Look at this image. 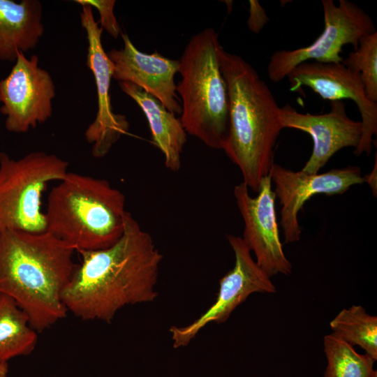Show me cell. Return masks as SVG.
Masks as SVG:
<instances>
[{"label":"cell","mask_w":377,"mask_h":377,"mask_svg":"<svg viewBox=\"0 0 377 377\" xmlns=\"http://www.w3.org/2000/svg\"><path fill=\"white\" fill-rule=\"evenodd\" d=\"M77 252L81 263L62 293L67 311L75 316L110 323L124 307L153 302L158 297L163 255L129 212L115 244Z\"/></svg>","instance_id":"obj_1"},{"label":"cell","mask_w":377,"mask_h":377,"mask_svg":"<svg viewBox=\"0 0 377 377\" xmlns=\"http://www.w3.org/2000/svg\"><path fill=\"white\" fill-rule=\"evenodd\" d=\"M75 251L50 232H0V293L42 332L66 316L62 293L77 265Z\"/></svg>","instance_id":"obj_2"},{"label":"cell","mask_w":377,"mask_h":377,"mask_svg":"<svg viewBox=\"0 0 377 377\" xmlns=\"http://www.w3.org/2000/svg\"><path fill=\"white\" fill-rule=\"evenodd\" d=\"M220 67L230 101L229 130L223 148L254 192L269 175L283 129L274 96L256 70L242 57L219 52Z\"/></svg>","instance_id":"obj_3"},{"label":"cell","mask_w":377,"mask_h":377,"mask_svg":"<svg viewBox=\"0 0 377 377\" xmlns=\"http://www.w3.org/2000/svg\"><path fill=\"white\" fill-rule=\"evenodd\" d=\"M125 198L108 181L70 172L50 192L46 231L75 251H95L121 237Z\"/></svg>","instance_id":"obj_4"},{"label":"cell","mask_w":377,"mask_h":377,"mask_svg":"<svg viewBox=\"0 0 377 377\" xmlns=\"http://www.w3.org/2000/svg\"><path fill=\"white\" fill-rule=\"evenodd\" d=\"M221 45L216 31L205 29L186 44L176 91L182 100L179 118L186 133L207 147L223 149L228 134L230 101L220 67Z\"/></svg>","instance_id":"obj_5"},{"label":"cell","mask_w":377,"mask_h":377,"mask_svg":"<svg viewBox=\"0 0 377 377\" xmlns=\"http://www.w3.org/2000/svg\"><path fill=\"white\" fill-rule=\"evenodd\" d=\"M68 163L53 154L31 152L21 158L0 153V232L46 231L41 199L47 184L68 174Z\"/></svg>","instance_id":"obj_6"},{"label":"cell","mask_w":377,"mask_h":377,"mask_svg":"<svg viewBox=\"0 0 377 377\" xmlns=\"http://www.w3.org/2000/svg\"><path fill=\"white\" fill-rule=\"evenodd\" d=\"M324 29L321 34L309 45L274 52L267 67L269 79L279 82L302 63L315 60L320 63H342L341 56L345 45L350 44L354 50L360 39L376 31L375 25L362 8L348 0H322Z\"/></svg>","instance_id":"obj_7"},{"label":"cell","mask_w":377,"mask_h":377,"mask_svg":"<svg viewBox=\"0 0 377 377\" xmlns=\"http://www.w3.org/2000/svg\"><path fill=\"white\" fill-rule=\"evenodd\" d=\"M235 255L233 268L219 281L215 302L190 324L169 329L174 348L188 346L207 325L226 322L232 312L254 293H274L276 288L270 277L258 266L241 237L226 235Z\"/></svg>","instance_id":"obj_8"},{"label":"cell","mask_w":377,"mask_h":377,"mask_svg":"<svg viewBox=\"0 0 377 377\" xmlns=\"http://www.w3.org/2000/svg\"><path fill=\"white\" fill-rule=\"evenodd\" d=\"M55 85L50 74L38 66V57L18 52L10 73L0 80V108L9 132L22 133L45 122L52 114Z\"/></svg>","instance_id":"obj_9"},{"label":"cell","mask_w":377,"mask_h":377,"mask_svg":"<svg viewBox=\"0 0 377 377\" xmlns=\"http://www.w3.org/2000/svg\"><path fill=\"white\" fill-rule=\"evenodd\" d=\"M289 89L300 91L303 87L310 88L322 98L332 101L350 99L361 115L362 136L354 154L369 155L373 137L377 133V103L369 101L365 94L360 75L342 63L304 62L297 66L287 76Z\"/></svg>","instance_id":"obj_10"},{"label":"cell","mask_w":377,"mask_h":377,"mask_svg":"<svg viewBox=\"0 0 377 377\" xmlns=\"http://www.w3.org/2000/svg\"><path fill=\"white\" fill-rule=\"evenodd\" d=\"M249 190L242 182L233 191L244 222L242 238L253 252L258 266L269 277L279 273L288 275L292 272V265L285 256L279 237L276 197L270 176L263 179L256 197L251 196Z\"/></svg>","instance_id":"obj_11"},{"label":"cell","mask_w":377,"mask_h":377,"mask_svg":"<svg viewBox=\"0 0 377 377\" xmlns=\"http://www.w3.org/2000/svg\"><path fill=\"white\" fill-rule=\"evenodd\" d=\"M269 175L281 205L280 223L286 243L300 239L302 228L298 222V213L312 196L341 195L350 186L365 182L360 168L353 165L332 169L322 174H307L274 163Z\"/></svg>","instance_id":"obj_12"},{"label":"cell","mask_w":377,"mask_h":377,"mask_svg":"<svg viewBox=\"0 0 377 377\" xmlns=\"http://www.w3.org/2000/svg\"><path fill=\"white\" fill-rule=\"evenodd\" d=\"M82 6L80 22L88 41L86 64L94 75L98 99L95 119L85 131L84 135L88 142L93 145L92 155L100 158L105 156L113 145L128 132L129 123L124 115L112 111L110 88L114 64L103 47V29L95 20L92 7Z\"/></svg>","instance_id":"obj_13"},{"label":"cell","mask_w":377,"mask_h":377,"mask_svg":"<svg viewBox=\"0 0 377 377\" xmlns=\"http://www.w3.org/2000/svg\"><path fill=\"white\" fill-rule=\"evenodd\" d=\"M283 128L298 129L309 134L313 149L302 172L317 174L339 150L358 146L362 136V123L347 114L343 101H332L331 110L324 114L300 113L289 103L279 108Z\"/></svg>","instance_id":"obj_14"},{"label":"cell","mask_w":377,"mask_h":377,"mask_svg":"<svg viewBox=\"0 0 377 377\" xmlns=\"http://www.w3.org/2000/svg\"><path fill=\"white\" fill-rule=\"evenodd\" d=\"M124 46L107 53L114 64L112 77L131 82L158 99L170 112L181 114L175 75L179 60L166 58L157 52L147 54L138 50L126 34H121Z\"/></svg>","instance_id":"obj_15"},{"label":"cell","mask_w":377,"mask_h":377,"mask_svg":"<svg viewBox=\"0 0 377 377\" xmlns=\"http://www.w3.org/2000/svg\"><path fill=\"white\" fill-rule=\"evenodd\" d=\"M119 84L123 92L134 100L144 112L153 142L163 154L166 168L172 172L179 171L181 154L186 142V133L180 119L140 87L127 82H121Z\"/></svg>","instance_id":"obj_16"},{"label":"cell","mask_w":377,"mask_h":377,"mask_svg":"<svg viewBox=\"0 0 377 377\" xmlns=\"http://www.w3.org/2000/svg\"><path fill=\"white\" fill-rule=\"evenodd\" d=\"M38 0H0V60L15 61L18 52L34 48L44 33Z\"/></svg>","instance_id":"obj_17"},{"label":"cell","mask_w":377,"mask_h":377,"mask_svg":"<svg viewBox=\"0 0 377 377\" xmlns=\"http://www.w3.org/2000/svg\"><path fill=\"white\" fill-rule=\"evenodd\" d=\"M37 341L26 313L13 298L0 293V362L30 354Z\"/></svg>","instance_id":"obj_18"},{"label":"cell","mask_w":377,"mask_h":377,"mask_svg":"<svg viewBox=\"0 0 377 377\" xmlns=\"http://www.w3.org/2000/svg\"><path fill=\"white\" fill-rule=\"evenodd\" d=\"M341 339L349 345L359 346L366 353L377 359V317L371 316L360 305L342 309L330 323Z\"/></svg>","instance_id":"obj_19"},{"label":"cell","mask_w":377,"mask_h":377,"mask_svg":"<svg viewBox=\"0 0 377 377\" xmlns=\"http://www.w3.org/2000/svg\"><path fill=\"white\" fill-rule=\"evenodd\" d=\"M327 365L324 377H377L376 361L368 354H360L334 333L324 337Z\"/></svg>","instance_id":"obj_20"},{"label":"cell","mask_w":377,"mask_h":377,"mask_svg":"<svg viewBox=\"0 0 377 377\" xmlns=\"http://www.w3.org/2000/svg\"><path fill=\"white\" fill-rule=\"evenodd\" d=\"M342 64L360 75L367 98L377 103V31L362 36Z\"/></svg>","instance_id":"obj_21"},{"label":"cell","mask_w":377,"mask_h":377,"mask_svg":"<svg viewBox=\"0 0 377 377\" xmlns=\"http://www.w3.org/2000/svg\"><path fill=\"white\" fill-rule=\"evenodd\" d=\"M81 6L89 5L96 8L100 15L101 27L104 29L111 36L118 38L121 34L119 24L114 15V0H75Z\"/></svg>","instance_id":"obj_22"},{"label":"cell","mask_w":377,"mask_h":377,"mask_svg":"<svg viewBox=\"0 0 377 377\" xmlns=\"http://www.w3.org/2000/svg\"><path fill=\"white\" fill-rule=\"evenodd\" d=\"M268 21L269 17L258 1L250 0L249 17L247 21L249 30L255 34H258Z\"/></svg>","instance_id":"obj_23"},{"label":"cell","mask_w":377,"mask_h":377,"mask_svg":"<svg viewBox=\"0 0 377 377\" xmlns=\"http://www.w3.org/2000/svg\"><path fill=\"white\" fill-rule=\"evenodd\" d=\"M365 182H367L371 187L372 191L375 195H376V158L375 161V166L372 172L365 175L364 177Z\"/></svg>","instance_id":"obj_24"},{"label":"cell","mask_w":377,"mask_h":377,"mask_svg":"<svg viewBox=\"0 0 377 377\" xmlns=\"http://www.w3.org/2000/svg\"><path fill=\"white\" fill-rule=\"evenodd\" d=\"M8 366L7 362H0V377H7Z\"/></svg>","instance_id":"obj_25"}]
</instances>
